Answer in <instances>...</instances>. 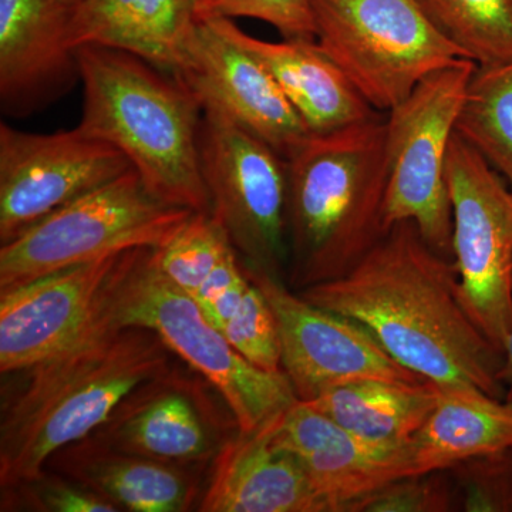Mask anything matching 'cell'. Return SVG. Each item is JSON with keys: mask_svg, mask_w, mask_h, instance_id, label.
<instances>
[{"mask_svg": "<svg viewBox=\"0 0 512 512\" xmlns=\"http://www.w3.org/2000/svg\"><path fill=\"white\" fill-rule=\"evenodd\" d=\"M173 355L151 330L99 328L26 370L2 410V488L40 476L53 454L92 436L128 394L170 370Z\"/></svg>", "mask_w": 512, "mask_h": 512, "instance_id": "2", "label": "cell"}, {"mask_svg": "<svg viewBox=\"0 0 512 512\" xmlns=\"http://www.w3.org/2000/svg\"><path fill=\"white\" fill-rule=\"evenodd\" d=\"M70 12L56 0H0V109L26 119L82 83L67 42Z\"/></svg>", "mask_w": 512, "mask_h": 512, "instance_id": "17", "label": "cell"}, {"mask_svg": "<svg viewBox=\"0 0 512 512\" xmlns=\"http://www.w3.org/2000/svg\"><path fill=\"white\" fill-rule=\"evenodd\" d=\"M477 64L468 59L437 70L386 117L384 227L413 222L421 237L453 259V214L447 158L458 114Z\"/></svg>", "mask_w": 512, "mask_h": 512, "instance_id": "8", "label": "cell"}, {"mask_svg": "<svg viewBox=\"0 0 512 512\" xmlns=\"http://www.w3.org/2000/svg\"><path fill=\"white\" fill-rule=\"evenodd\" d=\"M453 261L471 318L503 353L512 328V191L454 134L447 158Z\"/></svg>", "mask_w": 512, "mask_h": 512, "instance_id": "10", "label": "cell"}, {"mask_svg": "<svg viewBox=\"0 0 512 512\" xmlns=\"http://www.w3.org/2000/svg\"><path fill=\"white\" fill-rule=\"evenodd\" d=\"M46 468L84 485L121 511H190L198 498L197 480L187 467L127 453L94 434L57 451Z\"/></svg>", "mask_w": 512, "mask_h": 512, "instance_id": "21", "label": "cell"}, {"mask_svg": "<svg viewBox=\"0 0 512 512\" xmlns=\"http://www.w3.org/2000/svg\"><path fill=\"white\" fill-rule=\"evenodd\" d=\"M221 332L239 355L252 365L265 372H282L278 323L264 293L254 282H249L241 305L222 326Z\"/></svg>", "mask_w": 512, "mask_h": 512, "instance_id": "27", "label": "cell"}, {"mask_svg": "<svg viewBox=\"0 0 512 512\" xmlns=\"http://www.w3.org/2000/svg\"><path fill=\"white\" fill-rule=\"evenodd\" d=\"M441 35L477 66L512 60V0H419Z\"/></svg>", "mask_w": 512, "mask_h": 512, "instance_id": "25", "label": "cell"}, {"mask_svg": "<svg viewBox=\"0 0 512 512\" xmlns=\"http://www.w3.org/2000/svg\"><path fill=\"white\" fill-rule=\"evenodd\" d=\"M274 419L237 431L212 461L201 512H329L301 461L279 446Z\"/></svg>", "mask_w": 512, "mask_h": 512, "instance_id": "18", "label": "cell"}, {"mask_svg": "<svg viewBox=\"0 0 512 512\" xmlns=\"http://www.w3.org/2000/svg\"><path fill=\"white\" fill-rule=\"evenodd\" d=\"M416 474L441 473L470 458L512 448V409L476 390H441L410 440Z\"/></svg>", "mask_w": 512, "mask_h": 512, "instance_id": "22", "label": "cell"}, {"mask_svg": "<svg viewBox=\"0 0 512 512\" xmlns=\"http://www.w3.org/2000/svg\"><path fill=\"white\" fill-rule=\"evenodd\" d=\"M458 480L464 494V510L512 512V448L463 461Z\"/></svg>", "mask_w": 512, "mask_h": 512, "instance_id": "30", "label": "cell"}, {"mask_svg": "<svg viewBox=\"0 0 512 512\" xmlns=\"http://www.w3.org/2000/svg\"><path fill=\"white\" fill-rule=\"evenodd\" d=\"M249 282L238 252L232 249L215 266L194 299L208 322L221 330L237 312Z\"/></svg>", "mask_w": 512, "mask_h": 512, "instance_id": "32", "label": "cell"}, {"mask_svg": "<svg viewBox=\"0 0 512 512\" xmlns=\"http://www.w3.org/2000/svg\"><path fill=\"white\" fill-rule=\"evenodd\" d=\"M207 20L264 64L311 133H329L382 116L315 39L266 42L248 35L234 20Z\"/></svg>", "mask_w": 512, "mask_h": 512, "instance_id": "19", "label": "cell"}, {"mask_svg": "<svg viewBox=\"0 0 512 512\" xmlns=\"http://www.w3.org/2000/svg\"><path fill=\"white\" fill-rule=\"evenodd\" d=\"M232 249L235 248L227 231L214 214L194 212L164 247L154 251L163 274L194 298Z\"/></svg>", "mask_w": 512, "mask_h": 512, "instance_id": "26", "label": "cell"}, {"mask_svg": "<svg viewBox=\"0 0 512 512\" xmlns=\"http://www.w3.org/2000/svg\"><path fill=\"white\" fill-rule=\"evenodd\" d=\"M40 512H119L117 505L84 485L57 474L43 471L40 476L2 488V511Z\"/></svg>", "mask_w": 512, "mask_h": 512, "instance_id": "28", "label": "cell"}, {"mask_svg": "<svg viewBox=\"0 0 512 512\" xmlns=\"http://www.w3.org/2000/svg\"><path fill=\"white\" fill-rule=\"evenodd\" d=\"M154 249H130L121 255L99 325L136 326L156 333L220 394L241 433H252L298 402L285 372H265L239 355L208 322L197 301L163 274Z\"/></svg>", "mask_w": 512, "mask_h": 512, "instance_id": "5", "label": "cell"}, {"mask_svg": "<svg viewBox=\"0 0 512 512\" xmlns=\"http://www.w3.org/2000/svg\"><path fill=\"white\" fill-rule=\"evenodd\" d=\"M79 127L119 148L148 190L174 207L211 212L200 164L202 107L173 73L113 47L77 49Z\"/></svg>", "mask_w": 512, "mask_h": 512, "instance_id": "4", "label": "cell"}, {"mask_svg": "<svg viewBox=\"0 0 512 512\" xmlns=\"http://www.w3.org/2000/svg\"><path fill=\"white\" fill-rule=\"evenodd\" d=\"M440 394V387L427 380H363L305 403L359 439L380 446H403L429 419Z\"/></svg>", "mask_w": 512, "mask_h": 512, "instance_id": "23", "label": "cell"}, {"mask_svg": "<svg viewBox=\"0 0 512 512\" xmlns=\"http://www.w3.org/2000/svg\"><path fill=\"white\" fill-rule=\"evenodd\" d=\"M131 168L119 148L79 126L36 134L0 124V245Z\"/></svg>", "mask_w": 512, "mask_h": 512, "instance_id": "11", "label": "cell"}, {"mask_svg": "<svg viewBox=\"0 0 512 512\" xmlns=\"http://www.w3.org/2000/svg\"><path fill=\"white\" fill-rule=\"evenodd\" d=\"M456 133L512 191V60L476 67L461 104Z\"/></svg>", "mask_w": 512, "mask_h": 512, "instance_id": "24", "label": "cell"}, {"mask_svg": "<svg viewBox=\"0 0 512 512\" xmlns=\"http://www.w3.org/2000/svg\"><path fill=\"white\" fill-rule=\"evenodd\" d=\"M274 437L301 461L329 512H356L384 485L416 474L410 443H369L301 400L276 414Z\"/></svg>", "mask_w": 512, "mask_h": 512, "instance_id": "16", "label": "cell"}, {"mask_svg": "<svg viewBox=\"0 0 512 512\" xmlns=\"http://www.w3.org/2000/svg\"><path fill=\"white\" fill-rule=\"evenodd\" d=\"M194 212L158 200L134 168L0 247V292L70 266L164 247Z\"/></svg>", "mask_w": 512, "mask_h": 512, "instance_id": "6", "label": "cell"}, {"mask_svg": "<svg viewBox=\"0 0 512 512\" xmlns=\"http://www.w3.org/2000/svg\"><path fill=\"white\" fill-rule=\"evenodd\" d=\"M198 19H256L282 39H315L312 0H198Z\"/></svg>", "mask_w": 512, "mask_h": 512, "instance_id": "29", "label": "cell"}, {"mask_svg": "<svg viewBox=\"0 0 512 512\" xmlns=\"http://www.w3.org/2000/svg\"><path fill=\"white\" fill-rule=\"evenodd\" d=\"M56 2L60 3V5L64 6V8L72 10L74 6L80 2V0H56Z\"/></svg>", "mask_w": 512, "mask_h": 512, "instance_id": "34", "label": "cell"}, {"mask_svg": "<svg viewBox=\"0 0 512 512\" xmlns=\"http://www.w3.org/2000/svg\"><path fill=\"white\" fill-rule=\"evenodd\" d=\"M296 292L365 326L396 362L441 390L503 400V353L471 318L454 261L413 222L393 225L348 274Z\"/></svg>", "mask_w": 512, "mask_h": 512, "instance_id": "1", "label": "cell"}, {"mask_svg": "<svg viewBox=\"0 0 512 512\" xmlns=\"http://www.w3.org/2000/svg\"><path fill=\"white\" fill-rule=\"evenodd\" d=\"M433 474L397 478L370 494L356 512H446L453 510L446 484Z\"/></svg>", "mask_w": 512, "mask_h": 512, "instance_id": "31", "label": "cell"}, {"mask_svg": "<svg viewBox=\"0 0 512 512\" xmlns=\"http://www.w3.org/2000/svg\"><path fill=\"white\" fill-rule=\"evenodd\" d=\"M198 0H80L70 12L67 42L113 47L168 73L188 63L197 40Z\"/></svg>", "mask_w": 512, "mask_h": 512, "instance_id": "20", "label": "cell"}, {"mask_svg": "<svg viewBox=\"0 0 512 512\" xmlns=\"http://www.w3.org/2000/svg\"><path fill=\"white\" fill-rule=\"evenodd\" d=\"M312 9L320 49L379 113L430 74L466 59L419 0H312Z\"/></svg>", "mask_w": 512, "mask_h": 512, "instance_id": "7", "label": "cell"}, {"mask_svg": "<svg viewBox=\"0 0 512 512\" xmlns=\"http://www.w3.org/2000/svg\"><path fill=\"white\" fill-rule=\"evenodd\" d=\"M123 254L0 292V372H26L99 329L104 296Z\"/></svg>", "mask_w": 512, "mask_h": 512, "instance_id": "14", "label": "cell"}, {"mask_svg": "<svg viewBox=\"0 0 512 512\" xmlns=\"http://www.w3.org/2000/svg\"><path fill=\"white\" fill-rule=\"evenodd\" d=\"M289 288L348 274L386 234V117L309 134L286 158Z\"/></svg>", "mask_w": 512, "mask_h": 512, "instance_id": "3", "label": "cell"}, {"mask_svg": "<svg viewBox=\"0 0 512 512\" xmlns=\"http://www.w3.org/2000/svg\"><path fill=\"white\" fill-rule=\"evenodd\" d=\"M244 269L274 312L282 372L301 402H312L329 390L363 380L423 382L396 362L365 326L306 301L284 279L245 265Z\"/></svg>", "mask_w": 512, "mask_h": 512, "instance_id": "12", "label": "cell"}, {"mask_svg": "<svg viewBox=\"0 0 512 512\" xmlns=\"http://www.w3.org/2000/svg\"><path fill=\"white\" fill-rule=\"evenodd\" d=\"M208 386L173 366L128 394L93 434L114 448L163 463H212L238 429L227 426Z\"/></svg>", "mask_w": 512, "mask_h": 512, "instance_id": "13", "label": "cell"}, {"mask_svg": "<svg viewBox=\"0 0 512 512\" xmlns=\"http://www.w3.org/2000/svg\"><path fill=\"white\" fill-rule=\"evenodd\" d=\"M200 164L211 214L227 231L242 264L285 281V158L220 110L204 107Z\"/></svg>", "mask_w": 512, "mask_h": 512, "instance_id": "9", "label": "cell"}, {"mask_svg": "<svg viewBox=\"0 0 512 512\" xmlns=\"http://www.w3.org/2000/svg\"><path fill=\"white\" fill-rule=\"evenodd\" d=\"M498 377L503 386V402L512 409V328L503 346V362Z\"/></svg>", "mask_w": 512, "mask_h": 512, "instance_id": "33", "label": "cell"}, {"mask_svg": "<svg viewBox=\"0 0 512 512\" xmlns=\"http://www.w3.org/2000/svg\"><path fill=\"white\" fill-rule=\"evenodd\" d=\"M174 76L194 93L202 109L220 110L285 160L311 134L264 64L210 20L200 19L190 59Z\"/></svg>", "mask_w": 512, "mask_h": 512, "instance_id": "15", "label": "cell"}]
</instances>
